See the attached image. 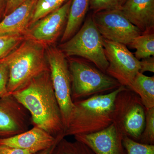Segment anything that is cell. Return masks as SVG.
Here are the masks:
<instances>
[{
	"label": "cell",
	"mask_w": 154,
	"mask_h": 154,
	"mask_svg": "<svg viewBox=\"0 0 154 154\" xmlns=\"http://www.w3.org/2000/svg\"><path fill=\"white\" fill-rule=\"evenodd\" d=\"M11 94L28 110L33 126L42 128L58 140L65 137V128L49 69Z\"/></svg>",
	"instance_id": "6da1fadb"
},
{
	"label": "cell",
	"mask_w": 154,
	"mask_h": 154,
	"mask_svg": "<svg viewBox=\"0 0 154 154\" xmlns=\"http://www.w3.org/2000/svg\"><path fill=\"white\" fill-rule=\"evenodd\" d=\"M126 88L121 85L110 93L73 102V107L66 127L65 137L93 133L110 126L113 122L116 97Z\"/></svg>",
	"instance_id": "7a4b0ae2"
},
{
	"label": "cell",
	"mask_w": 154,
	"mask_h": 154,
	"mask_svg": "<svg viewBox=\"0 0 154 154\" xmlns=\"http://www.w3.org/2000/svg\"><path fill=\"white\" fill-rule=\"evenodd\" d=\"M46 49L44 45L25 38L16 49L0 60L8 67L9 94L21 90L33 78L49 69Z\"/></svg>",
	"instance_id": "3957f363"
},
{
	"label": "cell",
	"mask_w": 154,
	"mask_h": 154,
	"mask_svg": "<svg viewBox=\"0 0 154 154\" xmlns=\"http://www.w3.org/2000/svg\"><path fill=\"white\" fill-rule=\"evenodd\" d=\"M73 102L107 94L121 86L115 79L83 60L68 58Z\"/></svg>",
	"instance_id": "277c9868"
},
{
	"label": "cell",
	"mask_w": 154,
	"mask_h": 154,
	"mask_svg": "<svg viewBox=\"0 0 154 154\" xmlns=\"http://www.w3.org/2000/svg\"><path fill=\"white\" fill-rule=\"evenodd\" d=\"M58 47L67 57H82L106 73L109 63L105 54L103 38L92 17L86 19L75 34Z\"/></svg>",
	"instance_id": "5b68a950"
},
{
	"label": "cell",
	"mask_w": 154,
	"mask_h": 154,
	"mask_svg": "<svg viewBox=\"0 0 154 154\" xmlns=\"http://www.w3.org/2000/svg\"><path fill=\"white\" fill-rule=\"evenodd\" d=\"M146 110L139 96L126 88L116 97L113 123L124 135L138 142L144 128Z\"/></svg>",
	"instance_id": "8992f818"
},
{
	"label": "cell",
	"mask_w": 154,
	"mask_h": 154,
	"mask_svg": "<svg viewBox=\"0 0 154 154\" xmlns=\"http://www.w3.org/2000/svg\"><path fill=\"white\" fill-rule=\"evenodd\" d=\"M46 55L53 87L66 129L73 107L68 61L66 56L54 45L46 47Z\"/></svg>",
	"instance_id": "52a82bcc"
},
{
	"label": "cell",
	"mask_w": 154,
	"mask_h": 154,
	"mask_svg": "<svg viewBox=\"0 0 154 154\" xmlns=\"http://www.w3.org/2000/svg\"><path fill=\"white\" fill-rule=\"evenodd\" d=\"M103 46L109 63L106 73L118 81L121 85L129 88L140 71V61L125 45L103 38Z\"/></svg>",
	"instance_id": "ba28073f"
},
{
	"label": "cell",
	"mask_w": 154,
	"mask_h": 154,
	"mask_svg": "<svg viewBox=\"0 0 154 154\" xmlns=\"http://www.w3.org/2000/svg\"><path fill=\"white\" fill-rule=\"evenodd\" d=\"M92 17L103 38L109 41L129 45L136 37L142 33L119 9L94 12Z\"/></svg>",
	"instance_id": "9c48e42d"
},
{
	"label": "cell",
	"mask_w": 154,
	"mask_h": 154,
	"mask_svg": "<svg viewBox=\"0 0 154 154\" xmlns=\"http://www.w3.org/2000/svg\"><path fill=\"white\" fill-rule=\"evenodd\" d=\"M72 1L68 0L60 8L30 25L24 34L25 38L46 47L54 45L64 30Z\"/></svg>",
	"instance_id": "30bf717a"
},
{
	"label": "cell",
	"mask_w": 154,
	"mask_h": 154,
	"mask_svg": "<svg viewBox=\"0 0 154 154\" xmlns=\"http://www.w3.org/2000/svg\"><path fill=\"white\" fill-rule=\"evenodd\" d=\"M31 125L30 113L12 94L0 98V137L20 134Z\"/></svg>",
	"instance_id": "8fae6325"
},
{
	"label": "cell",
	"mask_w": 154,
	"mask_h": 154,
	"mask_svg": "<svg viewBox=\"0 0 154 154\" xmlns=\"http://www.w3.org/2000/svg\"><path fill=\"white\" fill-rule=\"evenodd\" d=\"M123 135L114 123L98 132L74 136L75 140L88 146L95 154H127Z\"/></svg>",
	"instance_id": "7c38bea8"
},
{
	"label": "cell",
	"mask_w": 154,
	"mask_h": 154,
	"mask_svg": "<svg viewBox=\"0 0 154 154\" xmlns=\"http://www.w3.org/2000/svg\"><path fill=\"white\" fill-rule=\"evenodd\" d=\"M60 140L42 128L33 126L17 135L0 137V145L39 152L52 146Z\"/></svg>",
	"instance_id": "4fadbf2b"
},
{
	"label": "cell",
	"mask_w": 154,
	"mask_h": 154,
	"mask_svg": "<svg viewBox=\"0 0 154 154\" xmlns=\"http://www.w3.org/2000/svg\"><path fill=\"white\" fill-rule=\"evenodd\" d=\"M119 9L142 33L152 32L154 0H127Z\"/></svg>",
	"instance_id": "5bb4252c"
},
{
	"label": "cell",
	"mask_w": 154,
	"mask_h": 154,
	"mask_svg": "<svg viewBox=\"0 0 154 154\" xmlns=\"http://www.w3.org/2000/svg\"><path fill=\"white\" fill-rule=\"evenodd\" d=\"M37 2V0H27L5 16L0 22V36L24 35L31 24Z\"/></svg>",
	"instance_id": "9a60e30c"
},
{
	"label": "cell",
	"mask_w": 154,
	"mask_h": 154,
	"mask_svg": "<svg viewBox=\"0 0 154 154\" xmlns=\"http://www.w3.org/2000/svg\"><path fill=\"white\" fill-rule=\"evenodd\" d=\"M90 0H72L61 43L68 40L80 29L85 17Z\"/></svg>",
	"instance_id": "2e32d148"
},
{
	"label": "cell",
	"mask_w": 154,
	"mask_h": 154,
	"mask_svg": "<svg viewBox=\"0 0 154 154\" xmlns=\"http://www.w3.org/2000/svg\"><path fill=\"white\" fill-rule=\"evenodd\" d=\"M128 88L139 96L146 108L154 107V76H147L138 72Z\"/></svg>",
	"instance_id": "e0dca14e"
},
{
	"label": "cell",
	"mask_w": 154,
	"mask_h": 154,
	"mask_svg": "<svg viewBox=\"0 0 154 154\" xmlns=\"http://www.w3.org/2000/svg\"><path fill=\"white\" fill-rule=\"evenodd\" d=\"M136 49L135 57L138 60L154 55V34L152 32L142 33L136 37L129 44Z\"/></svg>",
	"instance_id": "ac0fdd59"
},
{
	"label": "cell",
	"mask_w": 154,
	"mask_h": 154,
	"mask_svg": "<svg viewBox=\"0 0 154 154\" xmlns=\"http://www.w3.org/2000/svg\"><path fill=\"white\" fill-rule=\"evenodd\" d=\"M51 154H95L85 144L75 140L72 142L63 138L58 142Z\"/></svg>",
	"instance_id": "d6986e66"
},
{
	"label": "cell",
	"mask_w": 154,
	"mask_h": 154,
	"mask_svg": "<svg viewBox=\"0 0 154 154\" xmlns=\"http://www.w3.org/2000/svg\"><path fill=\"white\" fill-rule=\"evenodd\" d=\"M68 1V0H37L30 25L39 19L57 10Z\"/></svg>",
	"instance_id": "ffe728a7"
},
{
	"label": "cell",
	"mask_w": 154,
	"mask_h": 154,
	"mask_svg": "<svg viewBox=\"0 0 154 154\" xmlns=\"http://www.w3.org/2000/svg\"><path fill=\"white\" fill-rule=\"evenodd\" d=\"M25 38L20 34L0 36V60L16 49Z\"/></svg>",
	"instance_id": "44dd1931"
},
{
	"label": "cell",
	"mask_w": 154,
	"mask_h": 154,
	"mask_svg": "<svg viewBox=\"0 0 154 154\" xmlns=\"http://www.w3.org/2000/svg\"><path fill=\"white\" fill-rule=\"evenodd\" d=\"M138 142L154 145V107L146 108L144 128Z\"/></svg>",
	"instance_id": "7402d4cb"
},
{
	"label": "cell",
	"mask_w": 154,
	"mask_h": 154,
	"mask_svg": "<svg viewBox=\"0 0 154 154\" xmlns=\"http://www.w3.org/2000/svg\"><path fill=\"white\" fill-rule=\"evenodd\" d=\"M122 143L127 154H154V145L141 143L123 135Z\"/></svg>",
	"instance_id": "603a6c76"
},
{
	"label": "cell",
	"mask_w": 154,
	"mask_h": 154,
	"mask_svg": "<svg viewBox=\"0 0 154 154\" xmlns=\"http://www.w3.org/2000/svg\"><path fill=\"white\" fill-rule=\"evenodd\" d=\"M125 0H90V8L94 12L111 9H119Z\"/></svg>",
	"instance_id": "cb8c5ba5"
},
{
	"label": "cell",
	"mask_w": 154,
	"mask_h": 154,
	"mask_svg": "<svg viewBox=\"0 0 154 154\" xmlns=\"http://www.w3.org/2000/svg\"><path fill=\"white\" fill-rule=\"evenodd\" d=\"M9 78L8 67L5 63L0 61V98L10 94L8 91Z\"/></svg>",
	"instance_id": "d4e9b609"
},
{
	"label": "cell",
	"mask_w": 154,
	"mask_h": 154,
	"mask_svg": "<svg viewBox=\"0 0 154 154\" xmlns=\"http://www.w3.org/2000/svg\"><path fill=\"white\" fill-rule=\"evenodd\" d=\"M38 152L0 145V154H36Z\"/></svg>",
	"instance_id": "484cf974"
},
{
	"label": "cell",
	"mask_w": 154,
	"mask_h": 154,
	"mask_svg": "<svg viewBox=\"0 0 154 154\" xmlns=\"http://www.w3.org/2000/svg\"><path fill=\"white\" fill-rule=\"evenodd\" d=\"M140 61V72L143 74L144 72H154V58L153 57L146 58Z\"/></svg>",
	"instance_id": "4316f807"
},
{
	"label": "cell",
	"mask_w": 154,
	"mask_h": 154,
	"mask_svg": "<svg viewBox=\"0 0 154 154\" xmlns=\"http://www.w3.org/2000/svg\"><path fill=\"white\" fill-rule=\"evenodd\" d=\"M26 1L27 0H7L5 17L10 14Z\"/></svg>",
	"instance_id": "83f0119b"
},
{
	"label": "cell",
	"mask_w": 154,
	"mask_h": 154,
	"mask_svg": "<svg viewBox=\"0 0 154 154\" xmlns=\"http://www.w3.org/2000/svg\"><path fill=\"white\" fill-rule=\"evenodd\" d=\"M7 0H0V22L5 17Z\"/></svg>",
	"instance_id": "f1b7e54d"
},
{
	"label": "cell",
	"mask_w": 154,
	"mask_h": 154,
	"mask_svg": "<svg viewBox=\"0 0 154 154\" xmlns=\"http://www.w3.org/2000/svg\"><path fill=\"white\" fill-rule=\"evenodd\" d=\"M57 143H56L55 144L52 146L50 147L38 152L36 154H51Z\"/></svg>",
	"instance_id": "f546056e"
},
{
	"label": "cell",
	"mask_w": 154,
	"mask_h": 154,
	"mask_svg": "<svg viewBox=\"0 0 154 154\" xmlns=\"http://www.w3.org/2000/svg\"><path fill=\"white\" fill-rule=\"evenodd\" d=\"M127 1V0H125V2H126V1Z\"/></svg>",
	"instance_id": "4dcf8cb0"
}]
</instances>
